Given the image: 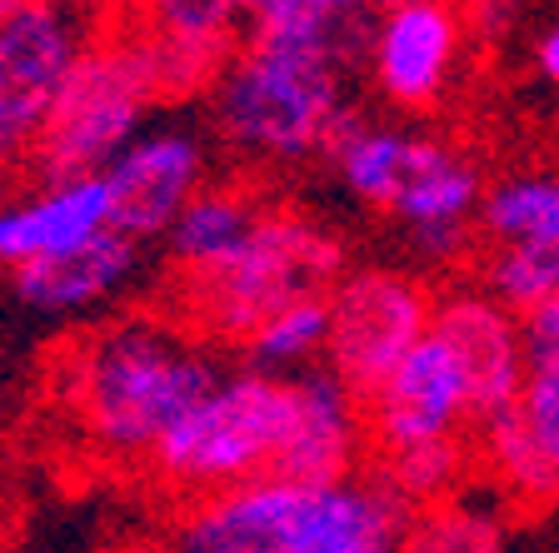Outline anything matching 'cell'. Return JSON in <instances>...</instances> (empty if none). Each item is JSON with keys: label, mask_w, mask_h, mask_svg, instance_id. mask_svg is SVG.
Listing matches in <instances>:
<instances>
[{"label": "cell", "mask_w": 559, "mask_h": 553, "mask_svg": "<svg viewBox=\"0 0 559 553\" xmlns=\"http://www.w3.org/2000/svg\"><path fill=\"white\" fill-rule=\"evenodd\" d=\"M374 40V35H370ZM365 15L330 21L295 0L250 15V40L215 81V125L235 151L260 160H305L325 151L345 116L340 70L365 46Z\"/></svg>", "instance_id": "6da1fadb"}, {"label": "cell", "mask_w": 559, "mask_h": 553, "mask_svg": "<svg viewBox=\"0 0 559 553\" xmlns=\"http://www.w3.org/2000/svg\"><path fill=\"white\" fill-rule=\"evenodd\" d=\"M221 380L215 359L155 320L105 324L70 354L81 434L110 459H151L155 444Z\"/></svg>", "instance_id": "7a4b0ae2"}, {"label": "cell", "mask_w": 559, "mask_h": 553, "mask_svg": "<svg viewBox=\"0 0 559 553\" xmlns=\"http://www.w3.org/2000/svg\"><path fill=\"white\" fill-rule=\"evenodd\" d=\"M340 240L300 209H265L250 240L221 269L186 279V320L221 345H245L285 304L330 294L340 275Z\"/></svg>", "instance_id": "3957f363"}, {"label": "cell", "mask_w": 559, "mask_h": 553, "mask_svg": "<svg viewBox=\"0 0 559 553\" xmlns=\"http://www.w3.org/2000/svg\"><path fill=\"white\" fill-rule=\"evenodd\" d=\"M295 429V380L245 369L225 374L170 434L151 449V469L170 489L205 498L221 489L270 479Z\"/></svg>", "instance_id": "277c9868"}, {"label": "cell", "mask_w": 559, "mask_h": 553, "mask_svg": "<svg viewBox=\"0 0 559 553\" xmlns=\"http://www.w3.org/2000/svg\"><path fill=\"white\" fill-rule=\"evenodd\" d=\"M160 100L151 50L130 25L116 35H95L70 65L46 130L31 151V170L46 184L105 175V165L140 135V116Z\"/></svg>", "instance_id": "5b68a950"}, {"label": "cell", "mask_w": 559, "mask_h": 553, "mask_svg": "<svg viewBox=\"0 0 559 553\" xmlns=\"http://www.w3.org/2000/svg\"><path fill=\"white\" fill-rule=\"evenodd\" d=\"M325 304V369L360 404H370L390 384V374L405 364L409 349L430 335L435 314L425 285L400 269H355L330 285Z\"/></svg>", "instance_id": "8992f818"}, {"label": "cell", "mask_w": 559, "mask_h": 553, "mask_svg": "<svg viewBox=\"0 0 559 553\" xmlns=\"http://www.w3.org/2000/svg\"><path fill=\"white\" fill-rule=\"evenodd\" d=\"M85 46V25L66 0H35L0 15V165L35 151L50 105Z\"/></svg>", "instance_id": "52a82bcc"}, {"label": "cell", "mask_w": 559, "mask_h": 553, "mask_svg": "<svg viewBox=\"0 0 559 553\" xmlns=\"http://www.w3.org/2000/svg\"><path fill=\"white\" fill-rule=\"evenodd\" d=\"M205 165L210 155L190 130L135 135L100 175L110 190V230L135 244L170 235L175 215L205 190Z\"/></svg>", "instance_id": "ba28073f"}, {"label": "cell", "mask_w": 559, "mask_h": 553, "mask_svg": "<svg viewBox=\"0 0 559 553\" xmlns=\"http://www.w3.org/2000/svg\"><path fill=\"white\" fill-rule=\"evenodd\" d=\"M460 424H469L465 369L430 329L390 374V384L365 404V444L370 454H390L405 444H425V438H454Z\"/></svg>", "instance_id": "9c48e42d"}, {"label": "cell", "mask_w": 559, "mask_h": 553, "mask_svg": "<svg viewBox=\"0 0 559 553\" xmlns=\"http://www.w3.org/2000/svg\"><path fill=\"white\" fill-rule=\"evenodd\" d=\"M430 329L450 345V354L465 369L469 419H475V424L520 404L530 364H524L520 320H514L510 310H500L485 289H450V294L435 300Z\"/></svg>", "instance_id": "30bf717a"}, {"label": "cell", "mask_w": 559, "mask_h": 553, "mask_svg": "<svg viewBox=\"0 0 559 553\" xmlns=\"http://www.w3.org/2000/svg\"><path fill=\"white\" fill-rule=\"evenodd\" d=\"M365 454H370V444H365V404L330 369L295 374V429L285 438L270 479H285V484L300 489L345 484Z\"/></svg>", "instance_id": "8fae6325"}, {"label": "cell", "mask_w": 559, "mask_h": 553, "mask_svg": "<svg viewBox=\"0 0 559 553\" xmlns=\"http://www.w3.org/2000/svg\"><path fill=\"white\" fill-rule=\"evenodd\" d=\"M460 56V15L450 0H419V5H395L374 25L370 60L384 100L425 110L440 100L444 81Z\"/></svg>", "instance_id": "7c38bea8"}, {"label": "cell", "mask_w": 559, "mask_h": 553, "mask_svg": "<svg viewBox=\"0 0 559 553\" xmlns=\"http://www.w3.org/2000/svg\"><path fill=\"white\" fill-rule=\"evenodd\" d=\"M300 498L305 489L285 479H250L205 494L180 514L170 553H285Z\"/></svg>", "instance_id": "4fadbf2b"}, {"label": "cell", "mask_w": 559, "mask_h": 553, "mask_svg": "<svg viewBox=\"0 0 559 553\" xmlns=\"http://www.w3.org/2000/svg\"><path fill=\"white\" fill-rule=\"evenodd\" d=\"M415 508L365 473L360 484L305 489L285 553H400Z\"/></svg>", "instance_id": "5bb4252c"}, {"label": "cell", "mask_w": 559, "mask_h": 553, "mask_svg": "<svg viewBox=\"0 0 559 553\" xmlns=\"http://www.w3.org/2000/svg\"><path fill=\"white\" fill-rule=\"evenodd\" d=\"M105 230H110V190H105L100 175L46 184L25 205L0 209V260L21 269L35 260L81 250Z\"/></svg>", "instance_id": "9a60e30c"}, {"label": "cell", "mask_w": 559, "mask_h": 553, "mask_svg": "<svg viewBox=\"0 0 559 553\" xmlns=\"http://www.w3.org/2000/svg\"><path fill=\"white\" fill-rule=\"evenodd\" d=\"M135 254H140L135 240H126L120 230H105L81 250L21 265L15 269V294L46 314L85 310V304H100L105 294H116L135 275Z\"/></svg>", "instance_id": "2e32d148"}, {"label": "cell", "mask_w": 559, "mask_h": 553, "mask_svg": "<svg viewBox=\"0 0 559 553\" xmlns=\"http://www.w3.org/2000/svg\"><path fill=\"white\" fill-rule=\"evenodd\" d=\"M265 209H255V200L235 190V184H221V190H200L180 215H175L170 235V260L180 265V275H205V269H221L245 240L260 225Z\"/></svg>", "instance_id": "e0dca14e"}, {"label": "cell", "mask_w": 559, "mask_h": 553, "mask_svg": "<svg viewBox=\"0 0 559 553\" xmlns=\"http://www.w3.org/2000/svg\"><path fill=\"white\" fill-rule=\"evenodd\" d=\"M419 151H425L419 135H405V130H374V125H360L355 116H340V125L330 130V145H325V155L340 165V180H345L360 200L384 205V209L400 200Z\"/></svg>", "instance_id": "ac0fdd59"}, {"label": "cell", "mask_w": 559, "mask_h": 553, "mask_svg": "<svg viewBox=\"0 0 559 553\" xmlns=\"http://www.w3.org/2000/svg\"><path fill=\"white\" fill-rule=\"evenodd\" d=\"M479 454H485V469L500 479V489L510 494L514 508L539 514V508H549L559 498V473L539 454L535 434L524 429L520 404L479 419Z\"/></svg>", "instance_id": "d6986e66"}, {"label": "cell", "mask_w": 559, "mask_h": 553, "mask_svg": "<svg viewBox=\"0 0 559 553\" xmlns=\"http://www.w3.org/2000/svg\"><path fill=\"white\" fill-rule=\"evenodd\" d=\"M250 15V0H130L126 25L140 35H155L165 46L215 50L235 56L240 50V21Z\"/></svg>", "instance_id": "ffe728a7"}, {"label": "cell", "mask_w": 559, "mask_h": 553, "mask_svg": "<svg viewBox=\"0 0 559 553\" xmlns=\"http://www.w3.org/2000/svg\"><path fill=\"white\" fill-rule=\"evenodd\" d=\"M479 205V175L469 170L454 151H444L440 140H425L415 170H409L405 190L390 209L405 219L409 230L425 225H465L469 209Z\"/></svg>", "instance_id": "44dd1931"}, {"label": "cell", "mask_w": 559, "mask_h": 553, "mask_svg": "<svg viewBox=\"0 0 559 553\" xmlns=\"http://www.w3.org/2000/svg\"><path fill=\"white\" fill-rule=\"evenodd\" d=\"M485 230L495 244H530L555 250L559 244V180L555 175H514L500 180L479 205Z\"/></svg>", "instance_id": "7402d4cb"}, {"label": "cell", "mask_w": 559, "mask_h": 553, "mask_svg": "<svg viewBox=\"0 0 559 553\" xmlns=\"http://www.w3.org/2000/svg\"><path fill=\"white\" fill-rule=\"evenodd\" d=\"M465 473V444L454 438H425V444H405L390 454H370V479L384 484L395 498H405L409 508L444 504L454 484Z\"/></svg>", "instance_id": "603a6c76"}, {"label": "cell", "mask_w": 559, "mask_h": 553, "mask_svg": "<svg viewBox=\"0 0 559 553\" xmlns=\"http://www.w3.org/2000/svg\"><path fill=\"white\" fill-rule=\"evenodd\" d=\"M325 335H330V304L325 294H310V300H295L280 314H270L255 335L245 339V349H250V364L275 374V369H295L314 349H325Z\"/></svg>", "instance_id": "cb8c5ba5"}, {"label": "cell", "mask_w": 559, "mask_h": 553, "mask_svg": "<svg viewBox=\"0 0 559 553\" xmlns=\"http://www.w3.org/2000/svg\"><path fill=\"white\" fill-rule=\"evenodd\" d=\"M559 285L555 250H530V244H495L485 260V294L514 320H530L539 304H549Z\"/></svg>", "instance_id": "d4e9b609"}, {"label": "cell", "mask_w": 559, "mask_h": 553, "mask_svg": "<svg viewBox=\"0 0 559 553\" xmlns=\"http://www.w3.org/2000/svg\"><path fill=\"white\" fill-rule=\"evenodd\" d=\"M400 553H504V533L485 508L430 504L409 514Z\"/></svg>", "instance_id": "484cf974"}, {"label": "cell", "mask_w": 559, "mask_h": 553, "mask_svg": "<svg viewBox=\"0 0 559 553\" xmlns=\"http://www.w3.org/2000/svg\"><path fill=\"white\" fill-rule=\"evenodd\" d=\"M520 419L535 434L549 469L559 473V369H530V380L520 389Z\"/></svg>", "instance_id": "4316f807"}, {"label": "cell", "mask_w": 559, "mask_h": 553, "mask_svg": "<svg viewBox=\"0 0 559 553\" xmlns=\"http://www.w3.org/2000/svg\"><path fill=\"white\" fill-rule=\"evenodd\" d=\"M555 269H559V244H555ZM520 339L530 369H559V285L549 294V304H539L530 320H520Z\"/></svg>", "instance_id": "83f0119b"}, {"label": "cell", "mask_w": 559, "mask_h": 553, "mask_svg": "<svg viewBox=\"0 0 559 553\" xmlns=\"http://www.w3.org/2000/svg\"><path fill=\"white\" fill-rule=\"evenodd\" d=\"M409 240L430 265H444L465 250V225H425V230H409Z\"/></svg>", "instance_id": "f1b7e54d"}, {"label": "cell", "mask_w": 559, "mask_h": 553, "mask_svg": "<svg viewBox=\"0 0 559 553\" xmlns=\"http://www.w3.org/2000/svg\"><path fill=\"white\" fill-rule=\"evenodd\" d=\"M539 70H545L549 81L559 85V25L545 35V40H539Z\"/></svg>", "instance_id": "f546056e"}, {"label": "cell", "mask_w": 559, "mask_h": 553, "mask_svg": "<svg viewBox=\"0 0 559 553\" xmlns=\"http://www.w3.org/2000/svg\"><path fill=\"white\" fill-rule=\"evenodd\" d=\"M380 11H395V5H419V0H374Z\"/></svg>", "instance_id": "4dcf8cb0"}, {"label": "cell", "mask_w": 559, "mask_h": 553, "mask_svg": "<svg viewBox=\"0 0 559 553\" xmlns=\"http://www.w3.org/2000/svg\"><path fill=\"white\" fill-rule=\"evenodd\" d=\"M21 5H35V0H0V15H5V11H21Z\"/></svg>", "instance_id": "1f68e13d"}, {"label": "cell", "mask_w": 559, "mask_h": 553, "mask_svg": "<svg viewBox=\"0 0 559 553\" xmlns=\"http://www.w3.org/2000/svg\"><path fill=\"white\" fill-rule=\"evenodd\" d=\"M265 5H270V0H250V15H255V11H265Z\"/></svg>", "instance_id": "d6a6232c"}]
</instances>
